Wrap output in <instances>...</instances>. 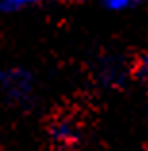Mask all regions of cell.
<instances>
[{
  "mask_svg": "<svg viewBox=\"0 0 148 151\" xmlns=\"http://www.w3.org/2000/svg\"><path fill=\"white\" fill-rule=\"evenodd\" d=\"M0 92L14 105H27L35 96V77L29 69L12 67L0 71Z\"/></svg>",
  "mask_w": 148,
  "mask_h": 151,
  "instance_id": "1",
  "label": "cell"
},
{
  "mask_svg": "<svg viewBox=\"0 0 148 151\" xmlns=\"http://www.w3.org/2000/svg\"><path fill=\"white\" fill-rule=\"evenodd\" d=\"M48 138L58 147H75L81 140V128L67 117H58L48 124Z\"/></svg>",
  "mask_w": 148,
  "mask_h": 151,
  "instance_id": "2",
  "label": "cell"
},
{
  "mask_svg": "<svg viewBox=\"0 0 148 151\" xmlns=\"http://www.w3.org/2000/svg\"><path fill=\"white\" fill-rule=\"evenodd\" d=\"M125 75L131 77L129 65L123 67L114 58H108L102 61V65L98 69V81H100V84H104V88H119L123 84V77Z\"/></svg>",
  "mask_w": 148,
  "mask_h": 151,
  "instance_id": "3",
  "label": "cell"
},
{
  "mask_svg": "<svg viewBox=\"0 0 148 151\" xmlns=\"http://www.w3.org/2000/svg\"><path fill=\"white\" fill-rule=\"evenodd\" d=\"M129 73L135 81L148 82V50H142L133 58V61L129 63Z\"/></svg>",
  "mask_w": 148,
  "mask_h": 151,
  "instance_id": "4",
  "label": "cell"
},
{
  "mask_svg": "<svg viewBox=\"0 0 148 151\" xmlns=\"http://www.w3.org/2000/svg\"><path fill=\"white\" fill-rule=\"evenodd\" d=\"M100 6L112 14H123V12H133L141 8L142 2H139V0H104V2H100Z\"/></svg>",
  "mask_w": 148,
  "mask_h": 151,
  "instance_id": "5",
  "label": "cell"
},
{
  "mask_svg": "<svg viewBox=\"0 0 148 151\" xmlns=\"http://www.w3.org/2000/svg\"><path fill=\"white\" fill-rule=\"evenodd\" d=\"M35 6H37V2H33V0H0V14L15 15Z\"/></svg>",
  "mask_w": 148,
  "mask_h": 151,
  "instance_id": "6",
  "label": "cell"
}]
</instances>
